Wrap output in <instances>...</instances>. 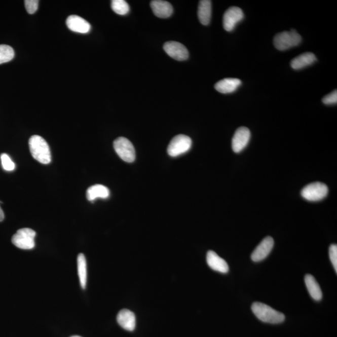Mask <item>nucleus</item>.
Segmentation results:
<instances>
[{
  "instance_id": "1",
  "label": "nucleus",
  "mask_w": 337,
  "mask_h": 337,
  "mask_svg": "<svg viewBox=\"0 0 337 337\" xmlns=\"http://www.w3.org/2000/svg\"><path fill=\"white\" fill-rule=\"evenodd\" d=\"M29 150L32 156L40 163L48 164L51 161L49 145L42 137L34 135L29 140Z\"/></svg>"
},
{
  "instance_id": "2",
  "label": "nucleus",
  "mask_w": 337,
  "mask_h": 337,
  "mask_svg": "<svg viewBox=\"0 0 337 337\" xmlns=\"http://www.w3.org/2000/svg\"><path fill=\"white\" fill-rule=\"evenodd\" d=\"M251 308L255 316L264 322L277 324L285 320V315L282 313L276 311L265 304L255 303L252 305Z\"/></svg>"
},
{
  "instance_id": "3",
  "label": "nucleus",
  "mask_w": 337,
  "mask_h": 337,
  "mask_svg": "<svg viewBox=\"0 0 337 337\" xmlns=\"http://www.w3.org/2000/svg\"><path fill=\"white\" fill-rule=\"evenodd\" d=\"M302 42L300 34L294 29L290 31H284L276 35L274 39V45L277 50L285 51L296 47Z\"/></svg>"
},
{
  "instance_id": "4",
  "label": "nucleus",
  "mask_w": 337,
  "mask_h": 337,
  "mask_svg": "<svg viewBox=\"0 0 337 337\" xmlns=\"http://www.w3.org/2000/svg\"><path fill=\"white\" fill-rule=\"evenodd\" d=\"M116 153L121 160L126 163H133L136 159L134 145L129 139L124 137H118L113 143Z\"/></svg>"
},
{
  "instance_id": "5",
  "label": "nucleus",
  "mask_w": 337,
  "mask_h": 337,
  "mask_svg": "<svg viewBox=\"0 0 337 337\" xmlns=\"http://www.w3.org/2000/svg\"><path fill=\"white\" fill-rule=\"evenodd\" d=\"M36 233L29 228H23L17 232L12 237V243L21 249L30 250L35 246Z\"/></svg>"
},
{
  "instance_id": "6",
  "label": "nucleus",
  "mask_w": 337,
  "mask_h": 337,
  "mask_svg": "<svg viewBox=\"0 0 337 337\" xmlns=\"http://www.w3.org/2000/svg\"><path fill=\"white\" fill-rule=\"evenodd\" d=\"M328 193L327 185L322 182H313L304 187L301 191L303 198L309 201H319L324 199Z\"/></svg>"
},
{
  "instance_id": "7",
  "label": "nucleus",
  "mask_w": 337,
  "mask_h": 337,
  "mask_svg": "<svg viewBox=\"0 0 337 337\" xmlns=\"http://www.w3.org/2000/svg\"><path fill=\"white\" fill-rule=\"evenodd\" d=\"M192 145V140L185 135L179 134L172 138L168 147V153L171 157H177L188 152Z\"/></svg>"
},
{
  "instance_id": "8",
  "label": "nucleus",
  "mask_w": 337,
  "mask_h": 337,
  "mask_svg": "<svg viewBox=\"0 0 337 337\" xmlns=\"http://www.w3.org/2000/svg\"><path fill=\"white\" fill-rule=\"evenodd\" d=\"M244 17V13L239 7H232L226 11L223 17V26L225 30L232 31L237 23Z\"/></svg>"
},
{
  "instance_id": "9",
  "label": "nucleus",
  "mask_w": 337,
  "mask_h": 337,
  "mask_svg": "<svg viewBox=\"0 0 337 337\" xmlns=\"http://www.w3.org/2000/svg\"><path fill=\"white\" fill-rule=\"evenodd\" d=\"M250 139V132L246 127L237 129L232 140V147L234 153H239L247 146Z\"/></svg>"
},
{
  "instance_id": "10",
  "label": "nucleus",
  "mask_w": 337,
  "mask_h": 337,
  "mask_svg": "<svg viewBox=\"0 0 337 337\" xmlns=\"http://www.w3.org/2000/svg\"><path fill=\"white\" fill-rule=\"evenodd\" d=\"M164 50L169 56L177 61H184L189 57L187 48L179 42H166Z\"/></svg>"
},
{
  "instance_id": "11",
  "label": "nucleus",
  "mask_w": 337,
  "mask_h": 337,
  "mask_svg": "<svg viewBox=\"0 0 337 337\" xmlns=\"http://www.w3.org/2000/svg\"><path fill=\"white\" fill-rule=\"evenodd\" d=\"M274 245V241L272 237H267L258 244L251 255V259L258 263L265 259L272 251Z\"/></svg>"
},
{
  "instance_id": "12",
  "label": "nucleus",
  "mask_w": 337,
  "mask_h": 337,
  "mask_svg": "<svg viewBox=\"0 0 337 337\" xmlns=\"http://www.w3.org/2000/svg\"><path fill=\"white\" fill-rule=\"evenodd\" d=\"M66 25L70 30L79 33H87L91 29L90 24L77 15L69 16L66 20Z\"/></svg>"
},
{
  "instance_id": "13",
  "label": "nucleus",
  "mask_w": 337,
  "mask_h": 337,
  "mask_svg": "<svg viewBox=\"0 0 337 337\" xmlns=\"http://www.w3.org/2000/svg\"><path fill=\"white\" fill-rule=\"evenodd\" d=\"M206 260L208 266L214 271L222 274L228 273L229 271L227 261L220 257L216 253L212 250H209L207 252Z\"/></svg>"
},
{
  "instance_id": "14",
  "label": "nucleus",
  "mask_w": 337,
  "mask_h": 337,
  "mask_svg": "<svg viewBox=\"0 0 337 337\" xmlns=\"http://www.w3.org/2000/svg\"><path fill=\"white\" fill-rule=\"evenodd\" d=\"M151 7L156 17L167 18L171 17L173 13V8L170 3L162 0H155L151 2Z\"/></svg>"
},
{
  "instance_id": "15",
  "label": "nucleus",
  "mask_w": 337,
  "mask_h": 337,
  "mask_svg": "<svg viewBox=\"0 0 337 337\" xmlns=\"http://www.w3.org/2000/svg\"><path fill=\"white\" fill-rule=\"evenodd\" d=\"M117 321L119 325L126 330L132 331L136 327V317L134 313L129 310H121L118 313Z\"/></svg>"
},
{
  "instance_id": "16",
  "label": "nucleus",
  "mask_w": 337,
  "mask_h": 337,
  "mask_svg": "<svg viewBox=\"0 0 337 337\" xmlns=\"http://www.w3.org/2000/svg\"><path fill=\"white\" fill-rule=\"evenodd\" d=\"M241 84V81L237 78H225L215 84V89L220 93H232L236 91Z\"/></svg>"
},
{
  "instance_id": "17",
  "label": "nucleus",
  "mask_w": 337,
  "mask_h": 337,
  "mask_svg": "<svg viewBox=\"0 0 337 337\" xmlns=\"http://www.w3.org/2000/svg\"><path fill=\"white\" fill-rule=\"evenodd\" d=\"M317 61L316 56L312 53H305L296 56L291 61L290 65L293 69L298 70L311 65Z\"/></svg>"
},
{
  "instance_id": "18",
  "label": "nucleus",
  "mask_w": 337,
  "mask_h": 337,
  "mask_svg": "<svg viewBox=\"0 0 337 337\" xmlns=\"http://www.w3.org/2000/svg\"><path fill=\"white\" fill-rule=\"evenodd\" d=\"M198 18L202 25H209L212 14V4L209 0H202L198 7Z\"/></svg>"
},
{
  "instance_id": "19",
  "label": "nucleus",
  "mask_w": 337,
  "mask_h": 337,
  "mask_svg": "<svg viewBox=\"0 0 337 337\" xmlns=\"http://www.w3.org/2000/svg\"><path fill=\"white\" fill-rule=\"evenodd\" d=\"M305 283H306L307 290L310 295L315 301H320L322 298V292L319 284L315 280L314 276L311 274H307L305 277Z\"/></svg>"
},
{
  "instance_id": "20",
  "label": "nucleus",
  "mask_w": 337,
  "mask_h": 337,
  "mask_svg": "<svg viewBox=\"0 0 337 337\" xmlns=\"http://www.w3.org/2000/svg\"><path fill=\"white\" fill-rule=\"evenodd\" d=\"M109 190L106 186L96 184L91 186L86 191V198L90 201H93L98 198L106 199L109 196Z\"/></svg>"
},
{
  "instance_id": "21",
  "label": "nucleus",
  "mask_w": 337,
  "mask_h": 337,
  "mask_svg": "<svg viewBox=\"0 0 337 337\" xmlns=\"http://www.w3.org/2000/svg\"><path fill=\"white\" fill-rule=\"evenodd\" d=\"M78 272L79 276L81 286L85 289L87 284V263L86 257L83 253H80L78 259Z\"/></svg>"
},
{
  "instance_id": "22",
  "label": "nucleus",
  "mask_w": 337,
  "mask_h": 337,
  "mask_svg": "<svg viewBox=\"0 0 337 337\" xmlns=\"http://www.w3.org/2000/svg\"><path fill=\"white\" fill-rule=\"evenodd\" d=\"M14 56V50L10 46L0 45V64L12 60Z\"/></svg>"
},
{
  "instance_id": "23",
  "label": "nucleus",
  "mask_w": 337,
  "mask_h": 337,
  "mask_svg": "<svg viewBox=\"0 0 337 337\" xmlns=\"http://www.w3.org/2000/svg\"><path fill=\"white\" fill-rule=\"evenodd\" d=\"M112 10L120 15H125L129 12V6L125 0H113L111 2Z\"/></svg>"
},
{
  "instance_id": "24",
  "label": "nucleus",
  "mask_w": 337,
  "mask_h": 337,
  "mask_svg": "<svg viewBox=\"0 0 337 337\" xmlns=\"http://www.w3.org/2000/svg\"><path fill=\"white\" fill-rule=\"evenodd\" d=\"M1 160L2 166L6 171H12L15 169V165L14 163L11 160L9 156L7 154H3L1 156Z\"/></svg>"
},
{
  "instance_id": "25",
  "label": "nucleus",
  "mask_w": 337,
  "mask_h": 337,
  "mask_svg": "<svg viewBox=\"0 0 337 337\" xmlns=\"http://www.w3.org/2000/svg\"><path fill=\"white\" fill-rule=\"evenodd\" d=\"M329 257L332 263L335 271L337 272V245L331 244L329 247Z\"/></svg>"
},
{
  "instance_id": "26",
  "label": "nucleus",
  "mask_w": 337,
  "mask_h": 337,
  "mask_svg": "<svg viewBox=\"0 0 337 337\" xmlns=\"http://www.w3.org/2000/svg\"><path fill=\"white\" fill-rule=\"evenodd\" d=\"M39 1L37 0H26L25 5L27 12L33 14L39 9Z\"/></svg>"
},
{
  "instance_id": "27",
  "label": "nucleus",
  "mask_w": 337,
  "mask_h": 337,
  "mask_svg": "<svg viewBox=\"0 0 337 337\" xmlns=\"http://www.w3.org/2000/svg\"><path fill=\"white\" fill-rule=\"evenodd\" d=\"M322 102L323 104L326 105L336 104L337 102V91H333L332 93L323 97Z\"/></svg>"
},
{
  "instance_id": "28",
  "label": "nucleus",
  "mask_w": 337,
  "mask_h": 337,
  "mask_svg": "<svg viewBox=\"0 0 337 337\" xmlns=\"http://www.w3.org/2000/svg\"><path fill=\"white\" fill-rule=\"evenodd\" d=\"M4 218H5V215L4 211H3L1 207H0V222H2V221L4 220Z\"/></svg>"
},
{
  "instance_id": "29",
  "label": "nucleus",
  "mask_w": 337,
  "mask_h": 337,
  "mask_svg": "<svg viewBox=\"0 0 337 337\" xmlns=\"http://www.w3.org/2000/svg\"><path fill=\"white\" fill-rule=\"evenodd\" d=\"M71 337H82V336H78V335H75V336H71Z\"/></svg>"
}]
</instances>
